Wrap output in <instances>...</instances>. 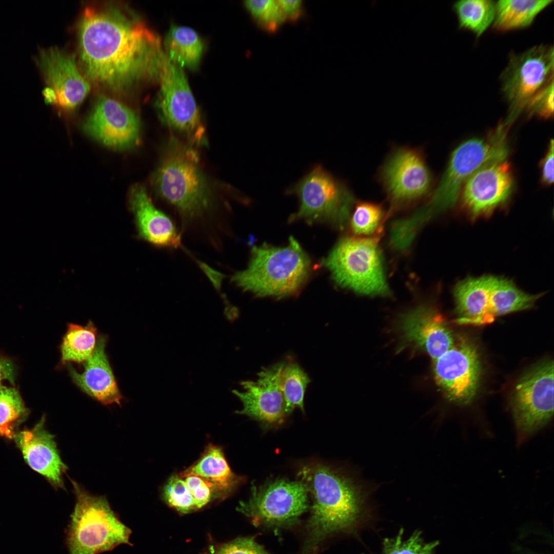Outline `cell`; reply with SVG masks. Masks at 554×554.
I'll return each instance as SVG.
<instances>
[{"label": "cell", "instance_id": "21", "mask_svg": "<svg viewBox=\"0 0 554 554\" xmlns=\"http://www.w3.org/2000/svg\"><path fill=\"white\" fill-rule=\"evenodd\" d=\"M45 418L31 429L15 434V438L26 462L54 487L64 489L63 476L67 467L62 460L54 436L45 427Z\"/></svg>", "mask_w": 554, "mask_h": 554}, {"label": "cell", "instance_id": "2", "mask_svg": "<svg viewBox=\"0 0 554 554\" xmlns=\"http://www.w3.org/2000/svg\"><path fill=\"white\" fill-rule=\"evenodd\" d=\"M157 194L171 206L182 234L200 236L220 247L208 221L212 201L207 182L192 145L171 139L154 176Z\"/></svg>", "mask_w": 554, "mask_h": 554}, {"label": "cell", "instance_id": "25", "mask_svg": "<svg viewBox=\"0 0 554 554\" xmlns=\"http://www.w3.org/2000/svg\"><path fill=\"white\" fill-rule=\"evenodd\" d=\"M180 474L201 477L214 484L223 496L230 492L238 482L221 448L212 444L207 447L195 463Z\"/></svg>", "mask_w": 554, "mask_h": 554}, {"label": "cell", "instance_id": "43", "mask_svg": "<svg viewBox=\"0 0 554 554\" xmlns=\"http://www.w3.org/2000/svg\"><path fill=\"white\" fill-rule=\"evenodd\" d=\"M415 215V214H414ZM419 219V218H418ZM420 220V219H419ZM421 221V220H420ZM422 222V221H421ZM423 223V222H422ZM424 224V223H423Z\"/></svg>", "mask_w": 554, "mask_h": 554}, {"label": "cell", "instance_id": "29", "mask_svg": "<svg viewBox=\"0 0 554 554\" xmlns=\"http://www.w3.org/2000/svg\"><path fill=\"white\" fill-rule=\"evenodd\" d=\"M491 0H459L453 4L459 27L480 36L493 23L496 4Z\"/></svg>", "mask_w": 554, "mask_h": 554}, {"label": "cell", "instance_id": "1", "mask_svg": "<svg viewBox=\"0 0 554 554\" xmlns=\"http://www.w3.org/2000/svg\"><path fill=\"white\" fill-rule=\"evenodd\" d=\"M78 52L87 80L115 91L145 78L158 82L166 57L157 34L132 13L114 6L85 9Z\"/></svg>", "mask_w": 554, "mask_h": 554}, {"label": "cell", "instance_id": "28", "mask_svg": "<svg viewBox=\"0 0 554 554\" xmlns=\"http://www.w3.org/2000/svg\"><path fill=\"white\" fill-rule=\"evenodd\" d=\"M541 294H528L508 279L495 277L491 290L489 312L495 317L532 308Z\"/></svg>", "mask_w": 554, "mask_h": 554}, {"label": "cell", "instance_id": "9", "mask_svg": "<svg viewBox=\"0 0 554 554\" xmlns=\"http://www.w3.org/2000/svg\"><path fill=\"white\" fill-rule=\"evenodd\" d=\"M511 411L519 440L546 427L553 414V362L537 363L518 381L511 400Z\"/></svg>", "mask_w": 554, "mask_h": 554}, {"label": "cell", "instance_id": "41", "mask_svg": "<svg viewBox=\"0 0 554 554\" xmlns=\"http://www.w3.org/2000/svg\"><path fill=\"white\" fill-rule=\"evenodd\" d=\"M16 368L11 360L0 354V385L4 380L15 385Z\"/></svg>", "mask_w": 554, "mask_h": 554}, {"label": "cell", "instance_id": "3", "mask_svg": "<svg viewBox=\"0 0 554 554\" xmlns=\"http://www.w3.org/2000/svg\"><path fill=\"white\" fill-rule=\"evenodd\" d=\"M302 476L313 499L308 524L311 543L353 527L360 521L364 498L349 478L323 465L305 468Z\"/></svg>", "mask_w": 554, "mask_h": 554}, {"label": "cell", "instance_id": "26", "mask_svg": "<svg viewBox=\"0 0 554 554\" xmlns=\"http://www.w3.org/2000/svg\"><path fill=\"white\" fill-rule=\"evenodd\" d=\"M553 0H500L495 3L493 23L497 30L506 31L530 25Z\"/></svg>", "mask_w": 554, "mask_h": 554}, {"label": "cell", "instance_id": "39", "mask_svg": "<svg viewBox=\"0 0 554 554\" xmlns=\"http://www.w3.org/2000/svg\"><path fill=\"white\" fill-rule=\"evenodd\" d=\"M208 554H268L253 538H240L221 545L212 546Z\"/></svg>", "mask_w": 554, "mask_h": 554}, {"label": "cell", "instance_id": "5", "mask_svg": "<svg viewBox=\"0 0 554 554\" xmlns=\"http://www.w3.org/2000/svg\"><path fill=\"white\" fill-rule=\"evenodd\" d=\"M76 503L66 530L69 554H98L121 544L131 545V529L106 497L93 496L71 480Z\"/></svg>", "mask_w": 554, "mask_h": 554}, {"label": "cell", "instance_id": "22", "mask_svg": "<svg viewBox=\"0 0 554 554\" xmlns=\"http://www.w3.org/2000/svg\"><path fill=\"white\" fill-rule=\"evenodd\" d=\"M129 205L140 238L160 248L176 249L181 246L183 234L179 228L154 205L143 186L132 187Z\"/></svg>", "mask_w": 554, "mask_h": 554}, {"label": "cell", "instance_id": "24", "mask_svg": "<svg viewBox=\"0 0 554 554\" xmlns=\"http://www.w3.org/2000/svg\"><path fill=\"white\" fill-rule=\"evenodd\" d=\"M165 54L181 68L194 69L199 66L204 45L197 32L190 27L172 26L164 41Z\"/></svg>", "mask_w": 554, "mask_h": 554}, {"label": "cell", "instance_id": "37", "mask_svg": "<svg viewBox=\"0 0 554 554\" xmlns=\"http://www.w3.org/2000/svg\"><path fill=\"white\" fill-rule=\"evenodd\" d=\"M190 490L197 509L207 505L214 498L222 497L219 489L212 483L201 477L180 474Z\"/></svg>", "mask_w": 554, "mask_h": 554}, {"label": "cell", "instance_id": "27", "mask_svg": "<svg viewBox=\"0 0 554 554\" xmlns=\"http://www.w3.org/2000/svg\"><path fill=\"white\" fill-rule=\"evenodd\" d=\"M97 339V329L91 321L85 326L68 324L60 345V366L84 363L92 355Z\"/></svg>", "mask_w": 554, "mask_h": 554}, {"label": "cell", "instance_id": "16", "mask_svg": "<svg viewBox=\"0 0 554 554\" xmlns=\"http://www.w3.org/2000/svg\"><path fill=\"white\" fill-rule=\"evenodd\" d=\"M383 180L393 206L419 200L429 192L431 177L423 157L414 150H398L383 169Z\"/></svg>", "mask_w": 554, "mask_h": 554}, {"label": "cell", "instance_id": "31", "mask_svg": "<svg viewBox=\"0 0 554 554\" xmlns=\"http://www.w3.org/2000/svg\"><path fill=\"white\" fill-rule=\"evenodd\" d=\"M27 411L17 388L0 385L1 436L9 439L14 438L15 426L25 418Z\"/></svg>", "mask_w": 554, "mask_h": 554}, {"label": "cell", "instance_id": "38", "mask_svg": "<svg viewBox=\"0 0 554 554\" xmlns=\"http://www.w3.org/2000/svg\"><path fill=\"white\" fill-rule=\"evenodd\" d=\"M529 115L548 118L553 114V81L536 93L525 109Z\"/></svg>", "mask_w": 554, "mask_h": 554}, {"label": "cell", "instance_id": "35", "mask_svg": "<svg viewBox=\"0 0 554 554\" xmlns=\"http://www.w3.org/2000/svg\"><path fill=\"white\" fill-rule=\"evenodd\" d=\"M244 4L259 24L268 31H275L287 19L278 1L248 0Z\"/></svg>", "mask_w": 554, "mask_h": 554}, {"label": "cell", "instance_id": "18", "mask_svg": "<svg viewBox=\"0 0 554 554\" xmlns=\"http://www.w3.org/2000/svg\"><path fill=\"white\" fill-rule=\"evenodd\" d=\"M283 362L264 368L255 381H242L244 391L232 392L242 402L243 408L236 413L246 415L269 425L282 422L288 414L280 387Z\"/></svg>", "mask_w": 554, "mask_h": 554}, {"label": "cell", "instance_id": "23", "mask_svg": "<svg viewBox=\"0 0 554 554\" xmlns=\"http://www.w3.org/2000/svg\"><path fill=\"white\" fill-rule=\"evenodd\" d=\"M494 278L491 275L469 278L457 284L453 294L459 324L483 325L494 321L489 312Z\"/></svg>", "mask_w": 554, "mask_h": 554}, {"label": "cell", "instance_id": "42", "mask_svg": "<svg viewBox=\"0 0 554 554\" xmlns=\"http://www.w3.org/2000/svg\"><path fill=\"white\" fill-rule=\"evenodd\" d=\"M278 2L287 18L294 21L299 17L302 11V1L278 0Z\"/></svg>", "mask_w": 554, "mask_h": 554}, {"label": "cell", "instance_id": "10", "mask_svg": "<svg viewBox=\"0 0 554 554\" xmlns=\"http://www.w3.org/2000/svg\"><path fill=\"white\" fill-rule=\"evenodd\" d=\"M553 46L536 45L512 54L501 74V90L510 104L509 125L536 93L553 81Z\"/></svg>", "mask_w": 554, "mask_h": 554}, {"label": "cell", "instance_id": "11", "mask_svg": "<svg viewBox=\"0 0 554 554\" xmlns=\"http://www.w3.org/2000/svg\"><path fill=\"white\" fill-rule=\"evenodd\" d=\"M158 82L157 106L164 123L190 145L205 144V128L183 69L166 57Z\"/></svg>", "mask_w": 554, "mask_h": 554}, {"label": "cell", "instance_id": "17", "mask_svg": "<svg viewBox=\"0 0 554 554\" xmlns=\"http://www.w3.org/2000/svg\"><path fill=\"white\" fill-rule=\"evenodd\" d=\"M513 186L508 164L505 161L490 163L466 181L461 192L462 202L473 216L488 214L508 199Z\"/></svg>", "mask_w": 554, "mask_h": 554}, {"label": "cell", "instance_id": "12", "mask_svg": "<svg viewBox=\"0 0 554 554\" xmlns=\"http://www.w3.org/2000/svg\"><path fill=\"white\" fill-rule=\"evenodd\" d=\"M308 492L303 481L278 479L259 487L253 485L249 499L242 502L238 509L255 522L283 525L307 510Z\"/></svg>", "mask_w": 554, "mask_h": 554}, {"label": "cell", "instance_id": "36", "mask_svg": "<svg viewBox=\"0 0 554 554\" xmlns=\"http://www.w3.org/2000/svg\"><path fill=\"white\" fill-rule=\"evenodd\" d=\"M423 224L413 215L399 219L391 224L389 242L391 247L398 252H405L410 248Z\"/></svg>", "mask_w": 554, "mask_h": 554}, {"label": "cell", "instance_id": "6", "mask_svg": "<svg viewBox=\"0 0 554 554\" xmlns=\"http://www.w3.org/2000/svg\"><path fill=\"white\" fill-rule=\"evenodd\" d=\"M323 263L341 287L366 295H390L378 236L343 238Z\"/></svg>", "mask_w": 554, "mask_h": 554}, {"label": "cell", "instance_id": "15", "mask_svg": "<svg viewBox=\"0 0 554 554\" xmlns=\"http://www.w3.org/2000/svg\"><path fill=\"white\" fill-rule=\"evenodd\" d=\"M83 127L91 136L114 149L131 147L139 140L137 115L124 104L105 95L97 98Z\"/></svg>", "mask_w": 554, "mask_h": 554}, {"label": "cell", "instance_id": "34", "mask_svg": "<svg viewBox=\"0 0 554 554\" xmlns=\"http://www.w3.org/2000/svg\"><path fill=\"white\" fill-rule=\"evenodd\" d=\"M163 497L170 506L181 513L197 510L195 501L185 480L180 474L171 476L163 488Z\"/></svg>", "mask_w": 554, "mask_h": 554}, {"label": "cell", "instance_id": "7", "mask_svg": "<svg viewBox=\"0 0 554 554\" xmlns=\"http://www.w3.org/2000/svg\"><path fill=\"white\" fill-rule=\"evenodd\" d=\"M506 129L501 124L489 139H470L454 149L438 186L427 204L420 208L429 220L454 205L464 184L478 169L506 160L509 152Z\"/></svg>", "mask_w": 554, "mask_h": 554}, {"label": "cell", "instance_id": "30", "mask_svg": "<svg viewBox=\"0 0 554 554\" xmlns=\"http://www.w3.org/2000/svg\"><path fill=\"white\" fill-rule=\"evenodd\" d=\"M310 381L307 374L298 363L283 362L280 387L288 414L296 408L304 411V395Z\"/></svg>", "mask_w": 554, "mask_h": 554}, {"label": "cell", "instance_id": "33", "mask_svg": "<svg viewBox=\"0 0 554 554\" xmlns=\"http://www.w3.org/2000/svg\"><path fill=\"white\" fill-rule=\"evenodd\" d=\"M383 216L381 206L362 202L355 207L350 219L352 233L357 235H370L378 232Z\"/></svg>", "mask_w": 554, "mask_h": 554}, {"label": "cell", "instance_id": "19", "mask_svg": "<svg viewBox=\"0 0 554 554\" xmlns=\"http://www.w3.org/2000/svg\"><path fill=\"white\" fill-rule=\"evenodd\" d=\"M400 324L405 341L426 352L433 360L456 342L442 316L425 304L403 314Z\"/></svg>", "mask_w": 554, "mask_h": 554}, {"label": "cell", "instance_id": "14", "mask_svg": "<svg viewBox=\"0 0 554 554\" xmlns=\"http://www.w3.org/2000/svg\"><path fill=\"white\" fill-rule=\"evenodd\" d=\"M437 383L450 401L460 405L470 403L480 385L481 366L476 347L460 340L434 360Z\"/></svg>", "mask_w": 554, "mask_h": 554}, {"label": "cell", "instance_id": "32", "mask_svg": "<svg viewBox=\"0 0 554 554\" xmlns=\"http://www.w3.org/2000/svg\"><path fill=\"white\" fill-rule=\"evenodd\" d=\"M439 544L438 541L426 542L418 530L405 538L401 528L394 537L384 539L379 554H434Z\"/></svg>", "mask_w": 554, "mask_h": 554}, {"label": "cell", "instance_id": "8", "mask_svg": "<svg viewBox=\"0 0 554 554\" xmlns=\"http://www.w3.org/2000/svg\"><path fill=\"white\" fill-rule=\"evenodd\" d=\"M287 193L295 194L300 201L299 209L290 217V221L323 223L340 230L344 229L350 222L352 194L320 165L313 168Z\"/></svg>", "mask_w": 554, "mask_h": 554}, {"label": "cell", "instance_id": "4", "mask_svg": "<svg viewBox=\"0 0 554 554\" xmlns=\"http://www.w3.org/2000/svg\"><path fill=\"white\" fill-rule=\"evenodd\" d=\"M310 265L308 255L291 236L285 247L253 246L247 267L235 272L230 282L258 297L283 298L299 290Z\"/></svg>", "mask_w": 554, "mask_h": 554}, {"label": "cell", "instance_id": "13", "mask_svg": "<svg viewBox=\"0 0 554 554\" xmlns=\"http://www.w3.org/2000/svg\"><path fill=\"white\" fill-rule=\"evenodd\" d=\"M35 62L45 83L43 95L46 102L72 110L88 94L90 85L73 55L50 47L41 49Z\"/></svg>", "mask_w": 554, "mask_h": 554}, {"label": "cell", "instance_id": "40", "mask_svg": "<svg viewBox=\"0 0 554 554\" xmlns=\"http://www.w3.org/2000/svg\"><path fill=\"white\" fill-rule=\"evenodd\" d=\"M547 152L541 164L542 183L549 185L553 182V141L549 143Z\"/></svg>", "mask_w": 554, "mask_h": 554}, {"label": "cell", "instance_id": "20", "mask_svg": "<svg viewBox=\"0 0 554 554\" xmlns=\"http://www.w3.org/2000/svg\"><path fill=\"white\" fill-rule=\"evenodd\" d=\"M107 339L102 334L97 337L94 350L83 363L82 372L71 364L66 366L72 381L84 393L103 405H121L123 396L106 352Z\"/></svg>", "mask_w": 554, "mask_h": 554}]
</instances>
